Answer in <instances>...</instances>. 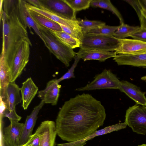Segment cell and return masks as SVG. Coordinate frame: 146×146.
Here are the masks:
<instances>
[{
	"label": "cell",
	"mask_w": 146,
	"mask_h": 146,
	"mask_svg": "<svg viewBox=\"0 0 146 146\" xmlns=\"http://www.w3.org/2000/svg\"><path fill=\"white\" fill-rule=\"evenodd\" d=\"M10 69L8 62L3 54L0 58V97L4 95L6 89L10 82Z\"/></svg>",
	"instance_id": "obj_22"
},
{
	"label": "cell",
	"mask_w": 146,
	"mask_h": 146,
	"mask_svg": "<svg viewBox=\"0 0 146 146\" xmlns=\"http://www.w3.org/2000/svg\"><path fill=\"white\" fill-rule=\"evenodd\" d=\"M76 54L84 61L97 60L101 62H104L110 58H114L117 55L115 52L98 50H84L81 48Z\"/></svg>",
	"instance_id": "obj_21"
},
{
	"label": "cell",
	"mask_w": 146,
	"mask_h": 146,
	"mask_svg": "<svg viewBox=\"0 0 146 146\" xmlns=\"http://www.w3.org/2000/svg\"><path fill=\"white\" fill-rule=\"evenodd\" d=\"M118 39V46L115 51L117 54H135L146 53V42L135 39Z\"/></svg>",
	"instance_id": "obj_9"
},
{
	"label": "cell",
	"mask_w": 146,
	"mask_h": 146,
	"mask_svg": "<svg viewBox=\"0 0 146 146\" xmlns=\"http://www.w3.org/2000/svg\"><path fill=\"white\" fill-rule=\"evenodd\" d=\"M74 59V61L73 64L67 72L62 77L57 79V81L58 83L64 80L75 78L74 73V70L81 58L76 55Z\"/></svg>",
	"instance_id": "obj_31"
},
{
	"label": "cell",
	"mask_w": 146,
	"mask_h": 146,
	"mask_svg": "<svg viewBox=\"0 0 146 146\" xmlns=\"http://www.w3.org/2000/svg\"><path fill=\"white\" fill-rule=\"evenodd\" d=\"M133 131L137 134H146V106L137 104L126 110L125 121Z\"/></svg>",
	"instance_id": "obj_6"
},
{
	"label": "cell",
	"mask_w": 146,
	"mask_h": 146,
	"mask_svg": "<svg viewBox=\"0 0 146 146\" xmlns=\"http://www.w3.org/2000/svg\"><path fill=\"white\" fill-rule=\"evenodd\" d=\"M44 104V102L41 100L38 105L35 107L30 114L27 116L24 123L19 146H22L25 144L32 135L33 131L37 119L38 114Z\"/></svg>",
	"instance_id": "obj_16"
},
{
	"label": "cell",
	"mask_w": 146,
	"mask_h": 146,
	"mask_svg": "<svg viewBox=\"0 0 146 146\" xmlns=\"http://www.w3.org/2000/svg\"><path fill=\"white\" fill-rule=\"evenodd\" d=\"M127 125L125 121L122 123H119L105 127L99 130H96L94 133L80 140L74 142L63 143H59L57 146H83L86 144V142L95 137L110 133L112 132L118 131L125 128Z\"/></svg>",
	"instance_id": "obj_18"
},
{
	"label": "cell",
	"mask_w": 146,
	"mask_h": 146,
	"mask_svg": "<svg viewBox=\"0 0 146 146\" xmlns=\"http://www.w3.org/2000/svg\"><path fill=\"white\" fill-rule=\"evenodd\" d=\"M90 6L109 10L118 17L120 24L124 23L123 18L121 13L112 4L110 0H92Z\"/></svg>",
	"instance_id": "obj_24"
},
{
	"label": "cell",
	"mask_w": 146,
	"mask_h": 146,
	"mask_svg": "<svg viewBox=\"0 0 146 146\" xmlns=\"http://www.w3.org/2000/svg\"><path fill=\"white\" fill-rule=\"evenodd\" d=\"M29 10L33 19L38 25L53 31H62L58 23L38 13Z\"/></svg>",
	"instance_id": "obj_23"
},
{
	"label": "cell",
	"mask_w": 146,
	"mask_h": 146,
	"mask_svg": "<svg viewBox=\"0 0 146 146\" xmlns=\"http://www.w3.org/2000/svg\"><path fill=\"white\" fill-rule=\"evenodd\" d=\"M118 27L119 26H110L105 24L95 27L84 33L92 35L113 36Z\"/></svg>",
	"instance_id": "obj_27"
},
{
	"label": "cell",
	"mask_w": 146,
	"mask_h": 146,
	"mask_svg": "<svg viewBox=\"0 0 146 146\" xmlns=\"http://www.w3.org/2000/svg\"><path fill=\"white\" fill-rule=\"evenodd\" d=\"M141 1L144 7L146 9V0H143Z\"/></svg>",
	"instance_id": "obj_39"
},
{
	"label": "cell",
	"mask_w": 146,
	"mask_h": 146,
	"mask_svg": "<svg viewBox=\"0 0 146 146\" xmlns=\"http://www.w3.org/2000/svg\"><path fill=\"white\" fill-rule=\"evenodd\" d=\"M44 8L67 19L77 20L76 12L64 0H40Z\"/></svg>",
	"instance_id": "obj_8"
},
{
	"label": "cell",
	"mask_w": 146,
	"mask_h": 146,
	"mask_svg": "<svg viewBox=\"0 0 146 146\" xmlns=\"http://www.w3.org/2000/svg\"><path fill=\"white\" fill-rule=\"evenodd\" d=\"M38 25L46 46L66 67L69 66L70 62L76 55V53L61 42L52 30Z\"/></svg>",
	"instance_id": "obj_3"
},
{
	"label": "cell",
	"mask_w": 146,
	"mask_h": 146,
	"mask_svg": "<svg viewBox=\"0 0 146 146\" xmlns=\"http://www.w3.org/2000/svg\"><path fill=\"white\" fill-rule=\"evenodd\" d=\"M139 20L140 22V28L131 37L133 39L146 42V22L142 15Z\"/></svg>",
	"instance_id": "obj_30"
},
{
	"label": "cell",
	"mask_w": 146,
	"mask_h": 146,
	"mask_svg": "<svg viewBox=\"0 0 146 146\" xmlns=\"http://www.w3.org/2000/svg\"><path fill=\"white\" fill-rule=\"evenodd\" d=\"M113 59L118 65L146 68V53L135 54H118Z\"/></svg>",
	"instance_id": "obj_19"
},
{
	"label": "cell",
	"mask_w": 146,
	"mask_h": 146,
	"mask_svg": "<svg viewBox=\"0 0 146 146\" xmlns=\"http://www.w3.org/2000/svg\"><path fill=\"white\" fill-rule=\"evenodd\" d=\"M1 20L2 43L1 54L4 55L8 62L21 42L26 41L31 46L32 44L29 37L27 28L19 15L17 6L9 14L3 11L1 21Z\"/></svg>",
	"instance_id": "obj_2"
},
{
	"label": "cell",
	"mask_w": 146,
	"mask_h": 146,
	"mask_svg": "<svg viewBox=\"0 0 146 146\" xmlns=\"http://www.w3.org/2000/svg\"><path fill=\"white\" fill-rule=\"evenodd\" d=\"M40 138L38 134L35 132L32 134L28 141L24 145V146H39Z\"/></svg>",
	"instance_id": "obj_34"
},
{
	"label": "cell",
	"mask_w": 146,
	"mask_h": 146,
	"mask_svg": "<svg viewBox=\"0 0 146 146\" xmlns=\"http://www.w3.org/2000/svg\"><path fill=\"white\" fill-rule=\"evenodd\" d=\"M59 24L60 25L62 31L72 37L78 39L80 40L83 34H81L66 26L61 24Z\"/></svg>",
	"instance_id": "obj_35"
},
{
	"label": "cell",
	"mask_w": 146,
	"mask_h": 146,
	"mask_svg": "<svg viewBox=\"0 0 146 146\" xmlns=\"http://www.w3.org/2000/svg\"><path fill=\"white\" fill-rule=\"evenodd\" d=\"M138 146H146V144H142L141 145H138Z\"/></svg>",
	"instance_id": "obj_40"
},
{
	"label": "cell",
	"mask_w": 146,
	"mask_h": 146,
	"mask_svg": "<svg viewBox=\"0 0 146 146\" xmlns=\"http://www.w3.org/2000/svg\"><path fill=\"white\" fill-rule=\"evenodd\" d=\"M35 132L40 137L39 146H54L57 134L55 122L54 121H42Z\"/></svg>",
	"instance_id": "obj_10"
},
{
	"label": "cell",
	"mask_w": 146,
	"mask_h": 146,
	"mask_svg": "<svg viewBox=\"0 0 146 146\" xmlns=\"http://www.w3.org/2000/svg\"><path fill=\"white\" fill-rule=\"evenodd\" d=\"M83 33L96 27L106 24L104 22L98 21L89 20L86 19L78 20Z\"/></svg>",
	"instance_id": "obj_29"
},
{
	"label": "cell",
	"mask_w": 146,
	"mask_h": 146,
	"mask_svg": "<svg viewBox=\"0 0 146 146\" xmlns=\"http://www.w3.org/2000/svg\"><path fill=\"white\" fill-rule=\"evenodd\" d=\"M20 89L22 102V106L24 110H26L38 93V88L31 77H29L22 83Z\"/></svg>",
	"instance_id": "obj_20"
},
{
	"label": "cell",
	"mask_w": 146,
	"mask_h": 146,
	"mask_svg": "<svg viewBox=\"0 0 146 146\" xmlns=\"http://www.w3.org/2000/svg\"><path fill=\"white\" fill-rule=\"evenodd\" d=\"M28 3H30L31 5L38 8L44 9V7L40 0H25Z\"/></svg>",
	"instance_id": "obj_36"
},
{
	"label": "cell",
	"mask_w": 146,
	"mask_h": 146,
	"mask_svg": "<svg viewBox=\"0 0 146 146\" xmlns=\"http://www.w3.org/2000/svg\"><path fill=\"white\" fill-rule=\"evenodd\" d=\"M61 87L57 79L52 80L47 83L44 89L38 92V96L44 104L55 106L57 104Z\"/></svg>",
	"instance_id": "obj_12"
},
{
	"label": "cell",
	"mask_w": 146,
	"mask_h": 146,
	"mask_svg": "<svg viewBox=\"0 0 146 146\" xmlns=\"http://www.w3.org/2000/svg\"><path fill=\"white\" fill-rule=\"evenodd\" d=\"M52 31L61 42L70 48L73 49L80 47V40L72 37L63 31Z\"/></svg>",
	"instance_id": "obj_25"
},
{
	"label": "cell",
	"mask_w": 146,
	"mask_h": 146,
	"mask_svg": "<svg viewBox=\"0 0 146 146\" xmlns=\"http://www.w3.org/2000/svg\"><path fill=\"white\" fill-rule=\"evenodd\" d=\"M140 28V26H131L123 23L119 26L118 29L114 32L113 36L118 39L125 38L128 37H131Z\"/></svg>",
	"instance_id": "obj_26"
},
{
	"label": "cell",
	"mask_w": 146,
	"mask_h": 146,
	"mask_svg": "<svg viewBox=\"0 0 146 146\" xmlns=\"http://www.w3.org/2000/svg\"><path fill=\"white\" fill-rule=\"evenodd\" d=\"M30 44L26 41L21 42L16 48L7 62L10 69V82L15 81L21 74L29 61Z\"/></svg>",
	"instance_id": "obj_4"
},
{
	"label": "cell",
	"mask_w": 146,
	"mask_h": 146,
	"mask_svg": "<svg viewBox=\"0 0 146 146\" xmlns=\"http://www.w3.org/2000/svg\"><path fill=\"white\" fill-rule=\"evenodd\" d=\"M27 5L30 10L38 13L58 24L66 26L79 33L82 32L78 20H72L63 18L48 10L36 8L27 2Z\"/></svg>",
	"instance_id": "obj_11"
},
{
	"label": "cell",
	"mask_w": 146,
	"mask_h": 146,
	"mask_svg": "<svg viewBox=\"0 0 146 146\" xmlns=\"http://www.w3.org/2000/svg\"><path fill=\"white\" fill-rule=\"evenodd\" d=\"M1 146H7L2 137L1 140Z\"/></svg>",
	"instance_id": "obj_38"
},
{
	"label": "cell",
	"mask_w": 146,
	"mask_h": 146,
	"mask_svg": "<svg viewBox=\"0 0 146 146\" xmlns=\"http://www.w3.org/2000/svg\"><path fill=\"white\" fill-rule=\"evenodd\" d=\"M92 0H64L76 12L88 9Z\"/></svg>",
	"instance_id": "obj_28"
},
{
	"label": "cell",
	"mask_w": 146,
	"mask_h": 146,
	"mask_svg": "<svg viewBox=\"0 0 146 146\" xmlns=\"http://www.w3.org/2000/svg\"><path fill=\"white\" fill-rule=\"evenodd\" d=\"M20 88L15 82H10L6 89L4 96L1 97L6 109L10 111L16 110V106L22 101L20 95Z\"/></svg>",
	"instance_id": "obj_15"
},
{
	"label": "cell",
	"mask_w": 146,
	"mask_h": 146,
	"mask_svg": "<svg viewBox=\"0 0 146 146\" xmlns=\"http://www.w3.org/2000/svg\"><path fill=\"white\" fill-rule=\"evenodd\" d=\"M93 80L75 90L84 91L104 89H119L120 81L110 70L104 69L96 75Z\"/></svg>",
	"instance_id": "obj_7"
},
{
	"label": "cell",
	"mask_w": 146,
	"mask_h": 146,
	"mask_svg": "<svg viewBox=\"0 0 146 146\" xmlns=\"http://www.w3.org/2000/svg\"><path fill=\"white\" fill-rule=\"evenodd\" d=\"M1 118L3 117H7L11 122H19L21 117L18 115L16 112V110L10 111L6 109L3 113H0Z\"/></svg>",
	"instance_id": "obj_32"
},
{
	"label": "cell",
	"mask_w": 146,
	"mask_h": 146,
	"mask_svg": "<svg viewBox=\"0 0 146 146\" xmlns=\"http://www.w3.org/2000/svg\"><path fill=\"white\" fill-rule=\"evenodd\" d=\"M24 123L11 122L4 128L2 137L7 146H19Z\"/></svg>",
	"instance_id": "obj_14"
},
{
	"label": "cell",
	"mask_w": 146,
	"mask_h": 146,
	"mask_svg": "<svg viewBox=\"0 0 146 146\" xmlns=\"http://www.w3.org/2000/svg\"><path fill=\"white\" fill-rule=\"evenodd\" d=\"M17 10L19 17L24 25L27 28L28 27L31 33L33 34L31 31L32 29L43 42L38 25L31 16L25 0H18Z\"/></svg>",
	"instance_id": "obj_13"
},
{
	"label": "cell",
	"mask_w": 146,
	"mask_h": 146,
	"mask_svg": "<svg viewBox=\"0 0 146 146\" xmlns=\"http://www.w3.org/2000/svg\"><path fill=\"white\" fill-rule=\"evenodd\" d=\"M18 0H3V9L7 14L10 13L17 7Z\"/></svg>",
	"instance_id": "obj_33"
},
{
	"label": "cell",
	"mask_w": 146,
	"mask_h": 146,
	"mask_svg": "<svg viewBox=\"0 0 146 146\" xmlns=\"http://www.w3.org/2000/svg\"><path fill=\"white\" fill-rule=\"evenodd\" d=\"M140 12L141 14L143 17L146 22V9L144 7L141 1L140 8Z\"/></svg>",
	"instance_id": "obj_37"
},
{
	"label": "cell",
	"mask_w": 146,
	"mask_h": 146,
	"mask_svg": "<svg viewBox=\"0 0 146 146\" xmlns=\"http://www.w3.org/2000/svg\"><path fill=\"white\" fill-rule=\"evenodd\" d=\"M119 90L134 100L137 104L146 106L145 92L141 91L139 87L127 81H120Z\"/></svg>",
	"instance_id": "obj_17"
},
{
	"label": "cell",
	"mask_w": 146,
	"mask_h": 146,
	"mask_svg": "<svg viewBox=\"0 0 146 146\" xmlns=\"http://www.w3.org/2000/svg\"><path fill=\"white\" fill-rule=\"evenodd\" d=\"M83 34L80 47L82 49L115 52L118 46V39L113 36Z\"/></svg>",
	"instance_id": "obj_5"
},
{
	"label": "cell",
	"mask_w": 146,
	"mask_h": 146,
	"mask_svg": "<svg viewBox=\"0 0 146 146\" xmlns=\"http://www.w3.org/2000/svg\"><path fill=\"white\" fill-rule=\"evenodd\" d=\"M106 110L100 101L89 94H78L65 101L55 121L57 135L68 142L82 139L103 125Z\"/></svg>",
	"instance_id": "obj_1"
},
{
	"label": "cell",
	"mask_w": 146,
	"mask_h": 146,
	"mask_svg": "<svg viewBox=\"0 0 146 146\" xmlns=\"http://www.w3.org/2000/svg\"><path fill=\"white\" fill-rule=\"evenodd\" d=\"M22 146H23V145H22Z\"/></svg>",
	"instance_id": "obj_41"
}]
</instances>
